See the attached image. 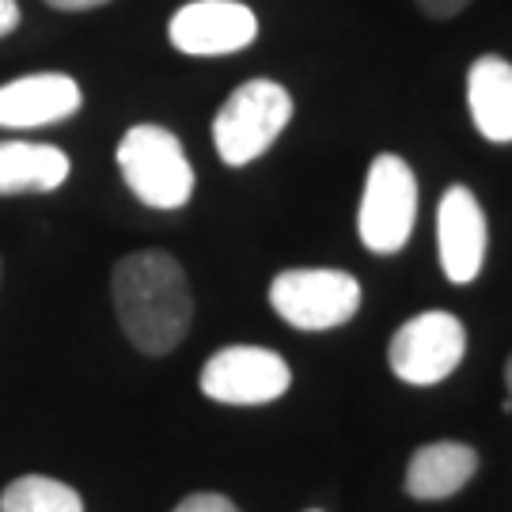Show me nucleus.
<instances>
[{
	"mask_svg": "<svg viewBox=\"0 0 512 512\" xmlns=\"http://www.w3.org/2000/svg\"><path fill=\"white\" fill-rule=\"evenodd\" d=\"M110 300L133 349L145 357H167L183 346L194 323V293L179 258L148 247L118 258L110 274Z\"/></svg>",
	"mask_w": 512,
	"mask_h": 512,
	"instance_id": "1",
	"label": "nucleus"
},
{
	"mask_svg": "<svg viewBox=\"0 0 512 512\" xmlns=\"http://www.w3.org/2000/svg\"><path fill=\"white\" fill-rule=\"evenodd\" d=\"M293 118V95L277 80H247L224 99L213 118V145L228 167H247L266 156Z\"/></svg>",
	"mask_w": 512,
	"mask_h": 512,
	"instance_id": "2",
	"label": "nucleus"
},
{
	"mask_svg": "<svg viewBox=\"0 0 512 512\" xmlns=\"http://www.w3.org/2000/svg\"><path fill=\"white\" fill-rule=\"evenodd\" d=\"M118 167L137 202L148 209H183L194 194V167L179 137L164 126H133L118 141Z\"/></svg>",
	"mask_w": 512,
	"mask_h": 512,
	"instance_id": "3",
	"label": "nucleus"
},
{
	"mask_svg": "<svg viewBox=\"0 0 512 512\" xmlns=\"http://www.w3.org/2000/svg\"><path fill=\"white\" fill-rule=\"evenodd\" d=\"M418 220V179L403 156L380 152L365 175L357 209V236L372 255H399Z\"/></svg>",
	"mask_w": 512,
	"mask_h": 512,
	"instance_id": "4",
	"label": "nucleus"
},
{
	"mask_svg": "<svg viewBox=\"0 0 512 512\" xmlns=\"http://www.w3.org/2000/svg\"><path fill=\"white\" fill-rule=\"evenodd\" d=\"M467 357V327L452 311H421L387 342V365L410 387L444 384Z\"/></svg>",
	"mask_w": 512,
	"mask_h": 512,
	"instance_id": "5",
	"label": "nucleus"
},
{
	"mask_svg": "<svg viewBox=\"0 0 512 512\" xmlns=\"http://www.w3.org/2000/svg\"><path fill=\"white\" fill-rule=\"evenodd\" d=\"M270 308L296 330L346 327L361 308V281L346 270H285L270 281Z\"/></svg>",
	"mask_w": 512,
	"mask_h": 512,
	"instance_id": "6",
	"label": "nucleus"
},
{
	"mask_svg": "<svg viewBox=\"0 0 512 512\" xmlns=\"http://www.w3.org/2000/svg\"><path fill=\"white\" fill-rule=\"evenodd\" d=\"M202 395L220 406H266L277 403L293 372L285 357L266 346H224L202 365Z\"/></svg>",
	"mask_w": 512,
	"mask_h": 512,
	"instance_id": "7",
	"label": "nucleus"
},
{
	"mask_svg": "<svg viewBox=\"0 0 512 512\" xmlns=\"http://www.w3.org/2000/svg\"><path fill=\"white\" fill-rule=\"evenodd\" d=\"M167 38L190 57L239 54L258 38V16L239 0H194L171 16Z\"/></svg>",
	"mask_w": 512,
	"mask_h": 512,
	"instance_id": "8",
	"label": "nucleus"
},
{
	"mask_svg": "<svg viewBox=\"0 0 512 512\" xmlns=\"http://www.w3.org/2000/svg\"><path fill=\"white\" fill-rule=\"evenodd\" d=\"M486 243L490 228L475 190L448 186L437 205V251L444 277L452 285H471L486 266Z\"/></svg>",
	"mask_w": 512,
	"mask_h": 512,
	"instance_id": "9",
	"label": "nucleus"
},
{
	"mask_svg": "<svg viewBox=\"0 0 512 512\" xmlns=\"http://www.w3.org/2000/svg\"><path fill=\"white\" fill-rule=\"evenodd\" d=\"M84 103L80 84L65 73L19 76L0 88V129H38L73 118Z\"/></svg>",
	"mask_w": 512,
	"mask_h": 512,
	"instance_id": "10",
	"label": "nucleus"
},
{
	"mask_svg": "<svg viewBox=\"0 0 512 512\" xmlns=\"http://www.w3.org/2000/svg\"><path fill=\"white\" fill-rule=\"evenodd\" d=\"M478 471V452L463 440H433L421 444L406 463V494L414 501H448L456 497Z\"/></svg>",
	"mask_w": 512,
	"mask_h": 512,
	"instance_id": "11",
	"label": "nucleus"
},
{
	"mask_svg": "<svg viewBox=\"0 0 512 512\" xmlns=\"http://www.w3.org/2000/svg\"><path fill=\"white\" fill-rule=\"evenodd\" d=\"M467 107L475 129L494 141H512V61L497 54H482L467 73Z\"/></svg>",
	"mask_w": 512,
	"mask_h": 512,
	"instance_id": "12",
	"label": "nucleus"
},
{
	"mask_svg": "<svg viewBox=\"0 0 512 512\" xmlns=\"http://www.w3.org/2000/svg\"><path fill=\"white\" fill-rule=\"evenodd\" d=\"M69 156L57 145L0 141V198L8 194H50L69 179Z\"/></svg>",
	"mask_w": 512,
	"mask_h": 512,
	"instance_id": "13",
	"label": "nucleus"
},
{
	"mask_svg": "<svg viewBox=\"0 0 512 512\" xmlns=\"http://www.w3.org/2000/svg\"><path fill=\"white\" fill-rule=\"evenodd\" d=\"M0 512H84V501L61 478L23 475L4 486Z\"/></svg>",
	"mask_w": 512,
	"mask_h": 512,
	"instance_id": "14",
	"label": "nucleus"
},
{
	"mask_svg": "<svg viewBox=\"0 0 512 512\" xmlns=\"http://www.w3.org/2000/svg\"><path fill=\"white\" fill-rule=\"evenodd\" d=\"M171 512H239V505L224 494H190Z\"/></svg>",
	"mask_w": 512,
	"mask_h": 512,
	"instance_id": "15",
	"label": "nucleus"
},
{
	"mask_svg": "<svg viewBox=\"0 0 512 512\" xmlns=\"http://www.w3.org/2000/svg\"><path fill=\"white\" fill-rule=\"evenodd\" d=\"M421 8V16H429V19H452V16H459L471 0H414Z\"/></svg>",
	"mask_w": 512,
	"mask_h": 512,
	"instance_id": "16",
	"label": "nucleus"
},
{
	"mask_svg": "<svg viewBox=\"0 0 512 512\" xmlns=\"http://www.w3.org/2000/svg\"><path fill=\"white\" fill-rule=\"evenodd\" d=\"M19 27V4L16 0H0V38L12 35Z\"/></svg>",
	"mask_w": 512,
	"mask_h": 512,
	"instance_id": "17",
	"label": "nucleus"
},
{
	"mask_svg": "<svg viewBox=\"0 0 512 512\" xmlns=\"http://www.w3.org/2000/svg\"><path fill=\"white\" fill-rule=\"evenodd\" d=\"M50 8H61V12H88V8H99V4H110V0H46Z\"/></svg>",
	"mask_w": 512,
	"mask_h": 512,
	"instance_id": "18",
	"label": "nucleus"
},
{
	"mask_svg": "<svg viewBox=\"0 0 512 512\" xmlns=\"http://www.w3.org/2000/svg\"><path fill=\"white\" fill-rule=\"evenodd\" d=\"M505 391H509V403H512V357L505 361Z\"/></svg>",
	"mask_w": 512,
	"mask_h": 512,
	"instance_id": "19",
	"label": "nucleus"
},
{
	"mask_svg": "<svg viewBox=\"0 0 512 512\" xmlns=\"http://www.w3.org/2000/svg\"><path fill=\"white\" fill-rule=\"evenodd\" d=\"M308 512H319V509H308Z\"/></svg>",
	"mask_w": 512,
	"mask_h": 512,
	"instance_id": "20",
	"label": "nucleus"
}]
</instances>
